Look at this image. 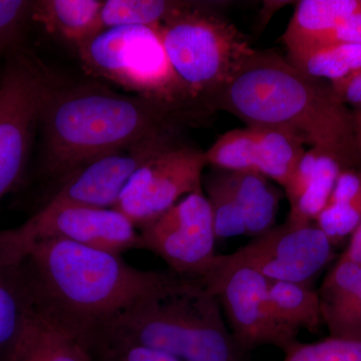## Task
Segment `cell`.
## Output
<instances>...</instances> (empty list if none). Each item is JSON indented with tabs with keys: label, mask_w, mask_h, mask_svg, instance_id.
<instances>
[{
	"label": "cell",
	"mask_w": 361,
	"mask_h": 361,
	"mask_svg": "<svg viewBox=\"0 0 361 361\" xmlns=\"http://www.w3.org/2000/svg\"><path fill=\"white\" fill-rule=\"evenodd\" d=\"M212 113L201 104L166 103L59 78L40 118L42 169L54 183L52 194L71 173L97 157L151 135L184 133Z\"/></svg>",
	"instance_id": "1"
},
{
	"label": "cell",
	"mask_w": 361,
	"mask_h": 361,
	"mask_svg": "<svg viewBox=\"0 0 361 361\" xmlns=\"http://www.w3.org/2000/svg\"><path fill=\"white\" fill-rule=\"evenodd\" d=\"M23 245L21 265L32 310L82 345L102 323L174 275L137 269L121 255L66 240Z\"/></svg>",
	"instance_id": "2"
},
{
	"label": "cell",
	"mask_w": 361,
	"mask_h": 361,
	"mask_svg": "<svg viewBox=\"0 0 361 361\" xmlns=\"http://www.w3.org/2000/svg\"><path fill=\"white\" fill-rule=\"evenodd\" d=\"M208 106L237 116L247 127L284 130L304 145L342 152L361 164L353 110L330 82L305 75L276 52H252Z\"/></svg>",
	"instance_id": "3"
},
{
	"label": "cell",
	"mask_w": 361,
	"mask_h": 361,
	"mask_svg": "<svg viewBox=\"0 0 361 361\" xmlns=\"http://www.w3.org/2000/svg\"><path fill=\"white\" fill-rule=\"evenodd\" d=\"M133 345L182 361H245L226 325L219 301L196 278L173 275L118 311L85 339V349Z\"/></svg>",
	"instance_id": "4"
},
{
	"label": "cell",
	"mask_w": 361,
	"mask_h": 361,
	"mask_svg": "<svg viewBox=\"0 0 361 361\" xmlns=\"http://www.w3.org/2000/svg\"><path fill=\"white\" fill-rule=\"evenodd\" d=\"M159 27L106 28L78 47L75 51L90 75L120 85L135 96L166 103L206 106L195 99L176 75Z\"/></svg>",
	"instance_id": "5"
},
{
	"label": "cell",
	"mask_w": 361,
	"mask_h": 361,
	"mask_svg": "<svg viewBox=\"0 0 361 361\" xmlns=\"http://www.w3.org/2000/svg\"><path fill=\"white\" fill-rule=\"evenodd\" d=\"M218 8L185 13L159 27L176 75L208 109L209 101L254 51Z\"/></svg>",
	"instance_id": "6"
},
{
	"label": "cell",
	"mask_w": 361,
	"mask_h": 361,
	"mask_svg": "<svg viewBox=\"0 0 361 361\" xmlns=\"http://www.w3.org/2000/svg\"><path fill=\"white\" fill-rule=\"evenodd\" d=\"M58 77L37 59L16 51L0 80V199L18 184L35 128Z\"/></svg>",
	"instance_id": "7"
},
{
	"label": "cell",
	"mask_w": 361,
	"mask_h": 361,
	"mask_svg": "<svg viewBox=\"0 0 361 361\" xmlns=\"http://www.w3.org/2000/svg\"><path fill=\"white\" fill-rule=\"evenodd\" d=\"M199 280L219 301L233 337L247 355L264 345L284 353L297 341L298 334L282 324L273 312L268 279L257 271L228 263L217 255Z\"/></svg>",
	"instance_id": "8"
},
{
	"label": "cell",
	"mask_w": 361,
	"mask_h": 361,
	"mask_svg": "<svg viewBox=\"0 0 361 361\" xmlns=\"http://www.w3.org/2000/svg\"><path fill=\"white\" fill-rule=\"evenodd\" d=\"M141 249L163 259L175 274L201 279L215 259L212 213L203 190L139 228Z\"/></svg>",
	"instance_id": "9"
},
{
	"label": "cell",
	"mask_w": 361,
	"mask_h": 361,
	"mask_svg": "<svg viewBox=\"0 0 361 361\" xmlns=\"http://www.w3.org/2000/svg\"><path fill=\"white\" fill-rule=\"evenodd\" d=\"M207 165L201 149L180 142L147 161L123 190L116 210L137 228L151 222L187 195L202 190Z\"/></svg>",
	"instance_id": "10"
},
{
	"label": "cell",
	"mask_w": 361,
	"mask_h": 361,
	"mask_svg": "<svg viewBox=\"0 0 361 361\" xmlns=\"http://www.w3.org/2000/svg\"><path fill=\"white\" fill-rule=\"evenodd\" d=\"M182 134L151 135L97 157L71 173L44 206L115 208L133 175L157 154L182 142Z\"/></svg>",
	"instance_id": "11"
},
{
	"label": "cell",
	"mask_w": 361,
	"mask_h": 361,
	"mask_svg": "<svg viewBox=\"0 0 361 361\" xmlns=\"http://www.w3.org/2000/svg\"><path fill=\"white\" fill-rule=\"evenodd\" d=\"M332 243L316 225L285 222L255 237L229 255L232 264L247 266L268 280L307 283L329 262Z\"/></svg>",
	"instance_id": "12"
},
{
	"label": "cell",
	"mask_w": 361,
	"mask_h": 361,
	"mask_svg": "<svg viewBox=\"0 0 361 361\" xmlns=\"http://www.w3.org/2000/svg\"><path fill=\"white\" fill-rule=\"evenodd\" d=\"M23 242L59 239L121 255L141 249V237L129 218L116 209L45 205L18 227Z\"/></svg>",
	"instance_id": "13"
},
{
	"label": "cell",
	"mask_w": 361,
	"mask_h": 361,
	"mask_svg": "<svg viewBox=\"0 0 361 361\" xmlns=\"http://www.w3.org/2000/svg\"><path fill=\"white\" fill-rule=\"evenodd\" d=\"M23 253L14 229L0 230V361H8L32 306Z\"/></svg>",
	"instance_id": "14"
},
{
	"label": "cell",
	"mask_w": 361,
	"mask_h": 361,
	"mask_svg": "<svg viewBox=\"0 0 361 361\" xmlns=\"http://www.w3.org/2000/svg\"><path fill=\"white\" fill-rule=\"evenodd\" d=\"M241 210L246 235L255 237L274 227L282 194L270 179L256 171L218 172Z\"/></svg>",
	"instance_id": "15"
},
{
	"label": "cell",
	"mask_w": 361,
	"mask_h": 361,
	"mask_svg": "<svg viewBox=\"0 0 361 361\" xmlns=\"http://www.w3.org/2000/svg\"><path fill=\"white\" fill-rule=\"evenodd\" d=\"M318 294L330 337L361 342V268L358 273L343 270L330 275Z\"/></svg>",
	"instance_id": "16"
},
{
	"label": "cell",
	"mask_w": 361,
	"mask_h": 361,
	"mask_svg": "<svg viewBox=\"0 0 361 361\" xmlns=\"http://www.w3.org/2000/svg\"><path fill=\"white\" fill-rule=\"evenodd\" d=\"M103 0H40L32 1V18L47 32L78 49L101 32Z\"/></svg>",
	"instance_id": "17"
},
{
	"label": "cell",
	"mask_w": 361,
	"mask_h": 361,
	"mask_svg": "<svg viewBox=\"0 0 361 361\" xmlns=\"http://www.w3.org/2000/svg\"><path fill=\"white\" fill-rule=\"evenodd\" d=\"M361 0H302L297 4L281 39L288 54L305 51L349 16L360 13Z\"/></svg>",
	"instance_id": "18"
},
{
	"label": "cell",
	"mask_w": 361,
	"mask_h": 361,
	"mask_svg": "<svg viewBox=\"0 0 361 361\" xmlns=\"http://www.w3.org/2000/svg\"><path fill=\"white\" fill-rule=\"evenodd\" d=\"M227 2L179 0H104L99 16L102 30L116 26H161L173 18Z\"/></svg>",
	"instance_id": "19"
},
{
	"label": "cell",
	"mask_w": 361,
	"mask_h": 361,
	"mask_svg": "<svg viewBox=\"0 0 361 361\" xmlns=\"http://www.w3.org/2000/svg\"><path fill=\"white\" fill-rule=\"evenodd\" d=\"M11 353L25 361H94L80 342L52 326L32 306Z\"/></svg>",
	"instance_id": "20"
},
{
	"label": "cell",
	"mask_w": 361,
	"mask_h": 361,
	"mask_svg": "<svg viewBox=\"0 0 361 361\" xmlns=\"http://www.w3.org/2000/svg\"><path fill=\"white\" fill-rule=\"evenodd\" d=\"M316 226L332 245L353 235L361 223V167L341 171Z\"/></svg>",
	"instance_id": "21"
},
{
	"label": "cell",
	"mask_w": 361,
	"mask_h": 361,
	"mask_svg": "<svg viewBox=\"0 0 361 361\" xmlns=\"http://www.w3.org/2000/svg\"><path fill=\"white\" fill-rule=\"evenodd\" d=\"M350 167H361V164L348 154L323 148L312 179L300 198L290 206L286 223L293 226L312 224L326 206L341 171Z\"/></svg>",
	"instance_id": "22"
},
{
	"label": "cell",
	"mask_w": 361,
	"mask_h": 361,
	"mask_svg": "<svg viewBox=\"0 0 361 361\" xmlns=\"http://www.w3.org/2000/svg\"><path fill=\"white\" fill-rule=\"evenodd\" d=\"M273 312L278 320L298 334L301 329L315 334L323 323L318 291L310 284L268 280Z\"/></svg>",
	"instance_id": "23"
},
{
	"label": "cell",
	"mask_w": 361,
	"mask_h": 361,
	"mask_svg": "<svg viewBox=\"0 0 361 361\" xmlns=\"http://www.w3.org/2000/svg\"><path fill=\"white\" fill-rule=\"evenodd\" d=\"M255 137L256 172L286 185L305 149L303 142L284 130L251 128Z\"/></svg>",
	"instance_id": "24"
},
{
	"label": "cell",
	"mask_w": 361,
	"mask_h": 361,
	"mask_svg": "<svg viewBox=\"0 0 361 361\" xmlns=\"http://www.w3.org/2000/svg\"><path fill=\"white\" fill-rule=\"evenodd\" d=\"M287 59L305 75L334 84L361 71V44L322 47Z\"/></svg>",
	"instance_id": "25"
},
{
	"label": "cell",
	"mask_w": 361,
	"mask_h": 361,
	"mask_svg": "<svg viewBox=\"0 0 361 361\" xmlns=\"http://www.w3.org/2000/svg\"><path fill=\"white\" fill-rule=\"evenodd\" d=\"M207 165L224 171H256L255 137L247 127L225 133L208 151L204 152Z\"/></svg>",
	"instance_id": "26"
},
{
	"label": "cell",
	"mask_w": 361,
	"mask_h": 361,
	"mask_svg": "<svg viewBox=\"0 0 361 361\" xmlns=\"http://www.w3.org/2000/svg\"><path fill=\"white\" fill-rule=\"evenodd\" d=\"M207 200L212 213L216 239L224 240L246 235L241 210L218 172L207 178Z\"/></svg>",
	"instance_id": "27"
},
{
	"label": "cell",
	"mask_w": 361,
	"mask_h": 361,
	"mask_svg": "<svg viewBox=\"0 0 361 361\" xmlns=\"http://www.w3.org/2000/svg\"><path fill=\"white\" fill-rule=\"evenodd\" d=\"M284 353L283 361H361V342L329 336L313 343L296 341Z\"/></svg>",
	"instance_id": "28"
},
{
	"label": "cell",
	"mask_w": 361,
	"mask_h": 361,
	"mask_svg": "<svg viewBox=\"0 0 361 361\" xmlns=\"http://www.w3.org/2000/svg\"><path fill=\"white\" fill-rule=\"evenodd\" d=\"M32 9V1L0 0V52L16 49Z\"/></svg>",
	"instance_id": "29"
},
{
	"label": "cell",
	"mask_w": 361,
	"mask_h": 361,
	"mask_svg": "<svg viewBox=\"0 0 361 361\" xmlns=\"http://www.w3.org/2000/svg\"><path fill=\"white\" fill-rule=\"evenodd\" d=\"M87 350L94 361H182L167 353L141 346H97Z\"/></svg>",
	"instance_id": "30"
},
{
	"label": "cell",
	"mask_w": 361,
	"mask_h": 361,
	"mask_svg": "<svg viewBox=\"0 0 361 361\" xmlns=\"http://www.w3.org/2000/svg\"><path fill=\"white\" fill-rule=\"evenodd\" d=\"M322 147H313L306 151L298 161L293 173L287 180L284 190L290 206L295 204L304 193L314 173L316 163L322 151Z\"/></svg>",
	"instance_id": "31"
},
{
	"label": "cell",
	"mask_w": 361,
	"mask_h": 361,
	"mask_svg": "<svg viewBox=\"0 0 361 361\" xmlns=\"http://www.w3.org/2000/svg\"><path fill=\"white\" fill-rule=\"evenodd\" d=\"M341 44H361V11L349 16L345 20L342 21L341 25L323 35L311 44L305 51L299 54L322 49V47ZM288 56H294V54H288Z\"/></svg>",
	"instance_id": "32"
},
{
	"label": "cell",
	"mask_w": 361,
	"mask_h": 361,
	"mask_svg": "<svg viewBox=\"0 0 361 361\" xmlns=\"http://www.w3.org/2000/svg\"><path fill=\"white\" fill-rule=\"evenodd\" d=\"M331 85L342 103L351 110H361V71Z\"/></svg>",
	"instance_id": "33"
},
{
	"label": "cell",
	"mask_w": 361,
	"mask_h": 361,
	"mask_svg": "<svg viewBox=\"0 0 361 361\" xmlns=\"http://www.w3.org/2000/svg\"><path fill=\"white\" fill-rule=\"evenodd\" d=\"M341 259L343 260L353 261L361 264V223L357 229L351 235L350 242Z\"/></svg>",
	"instance_id": "34"
},
{
	"label": "cell",
	"mask_w": 361,
	"mask_h": 361,
	"mask_svg": "<svg viewBox=\"0 0 361 361\" xmlns=\"http://www.w3.org/2000/svg\"><path fill=\"white\" fill-rule=\"evenodd\" d=\"M356 153L361 161V110H353Z\"/></svg>",
	"instance_id": "35"
},
{
	"label": "cell",
	"mask_w": 361,
	"mask_h": 361,
	"mask_svg": "<svg viewBox=\"0 0 361 361\" xmlns=\"http://www.w3.org/2000/svg\"><path fill=\"white\" fill-rule=\"evenodd\" d=\"M8 361H25L23 360V358L20 357V356L14 355V353H11V356H9Z\"/></svg>",
	"instance_id": "36"
}]
</instances>
